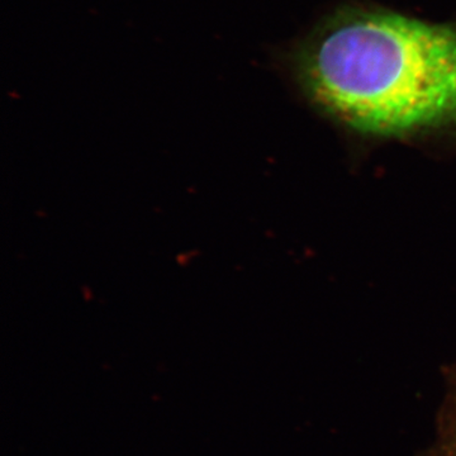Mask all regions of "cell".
I'll return each instance as SVG.
<instances>
[{"label": "cell", "mask_w": 456, "mask_h": 456, "mask_svg": "<svg viewBox=\"0 0 456 456\" xmlns=\"http://www.w3.org/2000/svg\"><path fill=\"white\" fill-rule=\"evenodd\" d=\"M305 86L355 130L401 136L456 126V28L392 13L336 22L307 51Z\"/></svg>", "instance_id": "cell-1"}, {"label": "cell", "mask_w": 456, "mask_h": 456, "mask_svg": "<svg viewBox=\"0 0 456 456\" xmlns=\"http://www.w3.org/2000/svg\"><path fill=\"white\" fill-rule=\"evenodd\" d=\"M446 395L437 416L436 440L422 456H456V365L445 373Z\"/></svg>", "instance_id": "cell-2"}]
</instances>
